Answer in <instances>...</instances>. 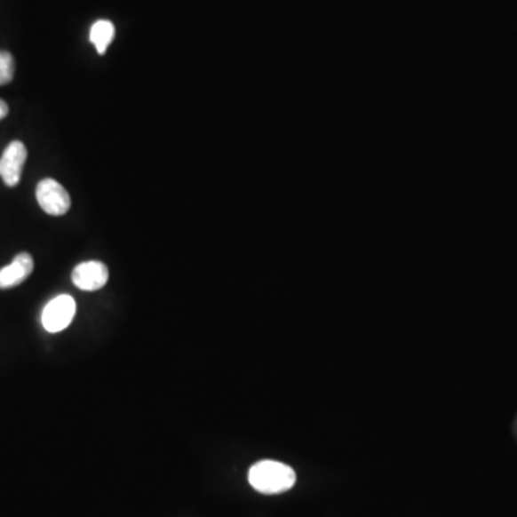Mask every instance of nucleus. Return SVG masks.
Listing matches in <instances>:
<instances>
[{"mask_svg": "<svg viewBox=\"0 0 517 517\" xmlns=\"http://www.w3.org/2000/svg\"><path fill=\"white\" fill-rule=\"evenodd\" d=\"M249 483L263 495H279L295 486L297 473L290 465L281 461H258L249 470Z\"/></svg>", "mask_w": 517, "mask_h": 517, "instance_id": "nucleus-1", "label": "nucleus"}, {"mask_svg": "<svg viewBox=\"0 0 517 517\" xmlns=\"http://www.w3.org/2000/svg\"><path fill=\"white\" fill-rule=\"evenodd\" d=\"M114 36H115V28L109 20H97L91 28L90 39L99 55L107 52Z\"/></svg>", "mask_w": 517, "mask_h": 517, "instance_id": "nucleus-7", "label": "nucleus"}, {"mask_svg": "<svg viewBox=\"0 0 517 517\" xmlns=\"http://www.w3.org/2000/svg\"><path fill=\"white\" fill-rule=\"evenodd\" d=\"M34 272V258L29 253H20L11 265L0 269V289H11L20 285Z\"/></svg>", "mask_w": 517, "mask_h": 517, "instance_id": "nucleus-6", "label": "nucleus"}, {"mask_svg": "<svg viewBox=\"0 0 517 517\" xmlns=\"http://www.w3.org/2000/svg\"><path fill=\"white\" fill-rule=\"evenodd\" d=\"M27 158V147L22 141H12L4 148L0 157V177L8 187H15L20 184Z\"/></svg>", "mask_w": 517, "mask_h": 517, "instance_id": "nucleus-4", "label": "nucleus"}, {"mask_svg": "<svg viewBox=\"0 0 517 517\" xmlns=\"http://www.w3.org/2000/svg\"><path fill=\"white\" fill-rule=\"evenodd\" d=\"M76 304L69 295H60L49 300L42 312V325L51 334L67 330L76 318Z\"/></svg>", "mask_w": 517, "mask_h": 517, "instance_id": "nucleus-2", "label": "nucleus"}, {"mask_svg": "<svg viewBox=\"0 0 517 517\" xmlns=\"http://www.w3.org/2000/svg\"><path fill=\"white\" fill-rule=\"evenodd\" d=\"M8 114H9L8 104H6V102H4V99H0V120H4V118H6V116H8Z\"/></svg>", "mask_w": 517, "mask_h": 517, "instance_id": "nucleus-9", "label": "nucleus"}, {"mask_svg": "<svg viewBox=\"0 0 517 517\" xmlns=\"http://www.w3.org/2000/svg\"><path fill=\"white\" fill-rule=\"evenodd\" d=\"M15 76V60L11 53L0 51V85L12 83Z\"/></svg>", "mask_w": 517, "mask_h": 517, "instance_id": "nucleus-8", "label": "nucleus"}, {"mask_svg": "<svg viewBox=\"0 0 517 517\" xmlns=\"http://www.w3.org/2000/svg\"><path fill=\"white\" fill-rule=\"evenodd\" d=\"M108 278V267L97 260L79 263L78 266L72 272L74 285L85 292H94V290L104 288Z\"/></svg>", "mask_w": 517, "mask_h": 517, "instance_id": "nucleus-5", "label": "nucleus"}, {"mask_svg": "<svg viewBox=\"0 0 517 517\" xmlns=\"http://www.w3.org/2000/svg\"><path fill=\"white\" fill-rule=\"evenodd\" d=\"M36 200L42 211L51 216H62L71 209V195L53 179H45L38 184Z\"/></svg>", "mask_w": 517, "mask_h": 517, "instance_id": "nucleus-3", "label": "nucleus"}]
</instances>
